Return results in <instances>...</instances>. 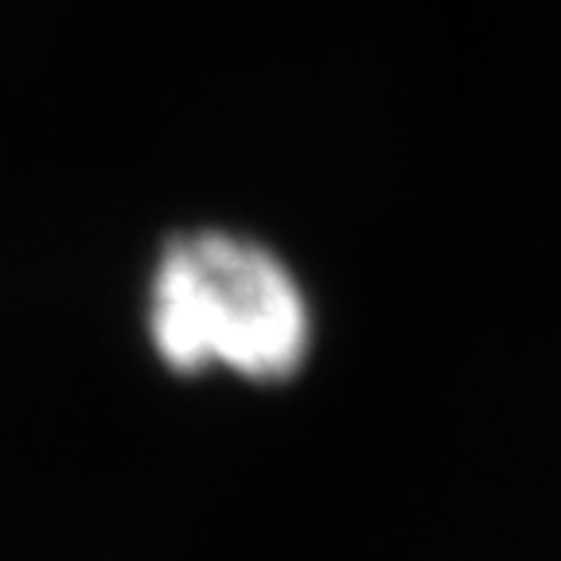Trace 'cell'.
<instances>
[{"label": "cell", "instance_id": "obj_1", "mask_svg": "<svg viewBox=\"0 0 561 561\" xmlns=\"http://www.w3.org/2000/svg\"><path fill=\"white\" fill-rule=\"evenodd\" d=\"M149 335L160 359L184 375L219 363L254 382H280L305 367L312 312L270 245L230 230H192L157 257Z\"/></svg>", "mask_w": 561, "mask_h": 561}]
</instances>
